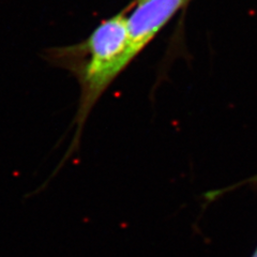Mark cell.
I'll return each instance as SVG.
<instances>
[{"label":"cell","mask_w":257,"mask_h":257,"mask_svg":"<svg viewBox=\"0 0 257 257\" xmlns=\"http://www.w3.org/2000/svg\"><path fill=\"white\" fill-rule=\"evenodd\" d=\"M45 59L74 75L80 88L74 123L75 135L67 158L77 149L84 125L95 104L111 83L134 60L126 26V15L119 13L103 21L85 41L52 48Z\"/></svg>","instance_id":"obj_1"},{"label":"cell","mask_w":257,"mask_h":257,"mask_svg":"<svg viewBox=\"0 0 257 257\" xmlns=\"http://www.w3.org/2000/svg\"><path fill=\"white\" fill-rule=\"evenodd\" d=\"M188 0H138L126 26L131 52L139 56Z\"/></svg>","instance_id":"obj_2"},{"label":"cell","mask_w":257,"mask_h":257,"mask_svg":"<svg viewBox=\"0 0 257 257\" xmlns=\"http://www.w3.org/2000/svg\"><path fill=\"white\" fill-rule=\"evenodd\" d=\"M251 257H257V247L255 248V251H254V253H253V255Z\"/></svg>","instance_id":"obj_3"}]
</instances>
